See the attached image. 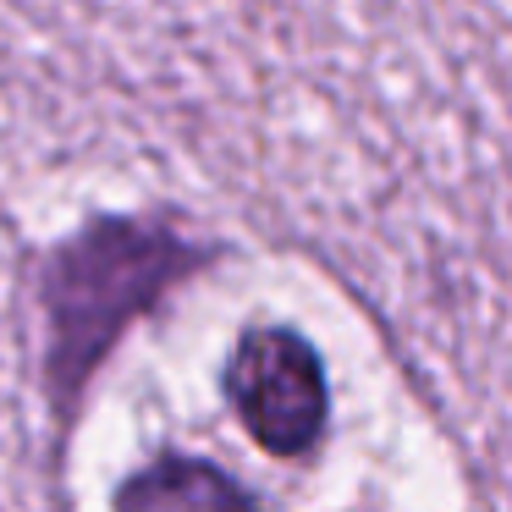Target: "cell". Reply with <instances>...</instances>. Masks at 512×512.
Returning a JSON list of instances; mask_svg holds the SVG:
<instances>
[{
	"label": "cell",
	"instance_id": "6da1fadb",
	"mask_svg": "<svg viewBox=\"0 0 512 512\" xmlns=\"http://www.w3.org/2000/svg\"><path fill=\"white\" fill-rule=\"evenodd\" d=\"M188 265V248L166 232L149 226H94L78 243L56 254L45 276L50 292V320H56V342H50V375H56L61 402H72V386L100 364V353L116 342L127 320L144 303L160 298L166 281Z\"/></svg>",
	"mask_w": 512,
	"mask_h": 512
},
{
	"label": "cell",
	"instance_id": "7a4b0ae2",
	"mask_svg": "<svg viewBox=\"0 0 512 512\" xmlns=\"http://www.w3.org/2000/svg\"><path fill=\"white\" fill-rule=\"evenodd\" d=\"M226 397H232L243 430L270 457H303L320 441L325 408H331L320 353L287 325H254L232 347Z\"/></svg>",
	"mask_w": 512,
	"mask_h": 512
},
{
	"label": "cell",
	"instance_id": "3957f363",
	"mask_svg": "<svg viewBox=\"0 0 512 512\" xmlns=\"http://www.w3.org/2000/svg\"><path fill=\"white\" fill-rule=\"evenodd\" d=\"M116 512H254V501L226 468L166 452L116 490Z\"/></svg>",
	"mask_w": 512,
	"mask_h": 512
}]
</instances>
